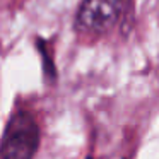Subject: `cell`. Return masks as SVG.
<instances>
[{"mask_svg":"<svg viewBox=\"0 0 159 159\" xmlns=\"http://www.w3.org/2000/svg\"><path fill=\"white\" fill-rule=\"evenodd\" d=\"M41 132L29 110H16L0 137V159H34Z\"/></svg>","mask_w":159,"mask_h":159,"instance_id":"obj_1","label":"cell"},{"mask_svg":"<svg viewBox=\"0 0 159 159\" xmlns=\"http://www.w3.org/2000/svg\"><path fill=\"white\" fill-rule=\"evenodd\" d=\"M34 46L39 52V55H41L43 74H45L46 80L53 82L57 79V65H55V57H53V52H52V45L46 39L38 38V39H34Z\"/></svg>","mask_w":159,"mask_h":159,"instance_id":"obj_3","label":"cell"},{"mask_svg":"<svg viewBox=\"0 0 159 159\" xmlns=\"http://www.w3.org/2000/svg\"><path fill=\"white\" fill-rule=\"evenodd\" d=\"M123 0H82L74 17V28L84 36H103L116 26Z\"/></svg>","mask_w":159,"mask_h":159,"instance_id":"obj_2","label":"cell"},{"mask_svg":"<svg viewBox=\"0 0 159 159\" xmlns=\"http://www.w3.org/2000/svg\"><path fill=\"white\" fill-rule=\"evenodd\" d=\"M87 159H93V157H91V156H89V157H87Z\"/></svg>","mask_w":159,"mask_h":159,"instance_id":"obj_4","label":"cell"}]
</instances>
